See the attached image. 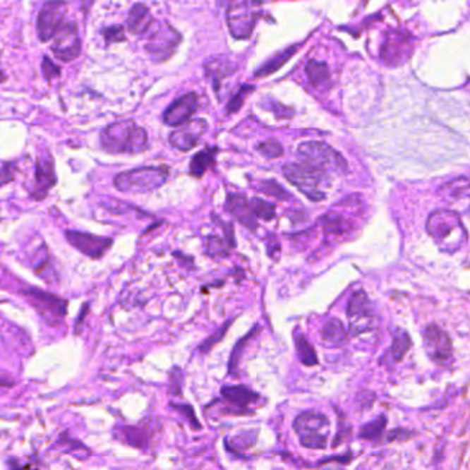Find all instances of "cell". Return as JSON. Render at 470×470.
<instances>
[{"instance_id":"cell-28","label":"cell","mask_w":470,"mask_h":470,"mask_svg":"<svg viewBox=\"0 0 470 470\" xmlns=\"http://www.w3.org/2000/svg\"><path fill=\"white\" fill-rule=\"evenodd\" d=\"M411 347V339L409 337V334L406 331H399L394 334L393 337V342H392V348H390V353L394 361H400Z\"/></svg>"},{"instance_id":"cell-11","label":"cell","mask_w":470,"mask_h":470,"mask_svg":"<svg viewBox=\"0 0 470 470\" xmlns=\"http://www.w3.org/2000/svg\"><path fill=\"white\" fill-rule=\"evenodd\" d=\"M66 13V3L65 1H47L43 4L37 23H36V30L37 36L42 42H49L62 27V20Z\"/></svg>"},{"instance_id":"cell-6","label":"cell","mask_w":470,"mask_h":470,"mask_svg":"<svg viewBox=\"0 0 470 470\" xmlns=\"http://www.w3.org/2000/svg\"><path fill=\"white\" fill-rule=\"evenodd\" d=\"M260 1H234L227 10V24L231 35L237 40L251 36L261 16Z\"/></svg>"},{"instance_id":"cell-12","label":"cell","mask_w":470,"mask_h":470,"mask_svg":"<svg viewBox=\"0 0 470 470\" xmlns=\"http://www.w3.org/2000/svg\"><path fill=\"white\" fill-rule=\"evenodd\" d=\"M52 50L57 59L64 62H71L78 59L82 53V42L79 30L75 23H66L61 27L54 37Z\"/></svg>"},{"instance_id":"cell-44","label":"cell","mask_w":470,"mask_h":470,"mask_svg":"<svg viewBox=\"0 0 470 470\" xmlns=\"http://www.w3.org/2000/svg\"><path fill=\"white\" fill-rule=\"evenodd\" d=\"M88 308V303H85V305H83V308H82V311H80V316H79V319L76 320V331H78V327L80 328V327H82V324H83V320H85V318H86Z\"/></svg>"},{"instance_id":"cell-25","label":"cell","mask_w":470,"mask_h":470,"mask_svg":"<svg viewBox=\"0 0 470 470\" xmlns=\"http://www.w3.org/2000/svg\"><path fill=\"white\" fill-rule=\"evenodd\" d=\"M298 50V46H291V47H287L286 50L277 53L276 56H273L272 59H267L266 62H264L255 72H254V76L255 78H265V76H269L272 73H275L276 71H279L289 59H291L295 54V52Z\"/></svg>"},{"instance_id":"cell-31","label":"cell","mask_w":470,"mask_h":470,"mask_svg":"<svg viewBox=\"0 0 470 470\" xmlns=\"http://www.w3.org/2000/svg\"><path fill=\"white\" fill-rule=\"evenodd\" d=\"M385 428H386V418L381 416L373 422L366 423L360 430V438L364 440H378L382 436Z\"/></svg>"},{"instance_id":"cell-22","label":"cell","mask_w":470,"mask_h":470,"mask_svg":"<svg viewBox=\"0 0 470 470\" xmlns=\"http://www.w3.org/2000/svg\"><path fill=\"white\" fill-rule=\"evenodd\" d=\"M442 195L450 202H466L470 200V179L465 176L455 178L440 188Z\"/></svg>"},{"instance_id":"cell-40","label":"cell","mask_w":470,"mask_h":470,"mask_svg":"<svg viewBox=\"0 0 470 470\" xmlns=\"http://www.w3.org/2000/svg\"><path fill=\"white\" fill-rule=\"evenodd\" d=\"M123 436L127 438L128 440L126 442L135 445V447H143L147 445V441H144V433L141 430H138L137 428H123Z\"/></svg>"},{"instance_id":"cell-36","label":"cell","mask_w":470,"mask_h":470,"mask_svg":"<svg viewBox=\"0 0 470 470\" xmlns=\"http://www.w3.org/2000/svg\"><path fill=\"white\" fill-rule=\"evenodd\" d=\"M234 323V320H229V322H227V323L224 324L217 332H214L212 335H210L207 339H205L200 345H199V352L200 353H207L210 352L222 338H224V335L227 334V331L229 330V327H231V324Z\"/></svg>"},{"instance_id":"cell-7","label":"cell","mask_w":470,"mask_h":470,"mask_svg":"<svg viewBox=\"0 0 470 470\" xmlns=\"http://www.w3.org/2000/svg\"><path fill=\"white\" fill-rule=\"evenodd\" d=\"M182 36L167 23H155L149 32L145 52L156 64L171 59L181 44Z\"/></svg>"},{"instance_id":"cell-41","label":"cell","mask_w":470,"mask_h":470,"mask_svg":"<svg viewBox=\"0 0 470 470\" xmlns=\"http://www.w3.org/2000/svg\"><path fill=\"white\" fill-rule=\"evenodd\" d=\"M171 407L174 410H176V411L181 412L189 421V423L192 425V428H195V429H200L202 428L199 419L196 418V415L193 412V409L189 404H174V403H171Z\"/></svg>"},{"instance_id":"cell-39","label":"cell","mask_w":470,"mask_h":470,"mask_svg":"<svg viewBox=\"0 0 470 470\" xmlns=\"http://www.w3.org/2000/svg\"><path fill=\"white\" fill-rule=\"evenodd\" d=\"M102 35L107 40V43H118V42H124L126 35H124V27L123 25H112L102 30Z\"/></svg>"},{"instance_id":"cell-21","label":"cell","mask_w":470,"mask_h":470,"mask_svg":"<svg viewBox=\"0 0 470 470\" xmlns=\"http://www.w3.org/2000/svg\"><path fill=\"white\" fill-rule=\"evenodd\" d=\"M205 69H206L207 78L211 79L214 90L218 92L221 80L231 76L232 73H235L237 65L234 64L232 59L221 56V57L208 59L205 64Z\"/></svg>"},{"instance_id":"cell-23","label":"cell","mask_w":470,"mask_h":470,"mask_svg":"<svg viewBox=\"0 0 470 470\" xmlns=\"http://www.w3.org/2000/svg\"><path fill=\"white\" fill-rule=\"evenodd\" d=\"M348 338V332L345 325L338 319H331L324 324L322 330L323 344L328 348H339L345 345Z\"/></svg>"},{"instance_id":"cell-30","label":"cell","mask_w":470,"mask_h":470,"mask_svg":"<svg viewBox=\"0 0 470 470\" xmlns=\"http://www.w3.org/2000/svg\"><path fill=\"white\" fill-rule=\"evenodd\" d=\"M257 331H258V325H255L247 335H244L237 344L235 345V348H234V351H232V353H231V357H229V366H228V370H229V374H232V375H236V370H237V366H239V360H240V356H241V353H243V351H244V348L247 347V344L251 341V338H253V335L255 337V334H257Z\"/></svg>"},{"instance_id":"cell-29","label":"cell","mask_w":470,"mask_h":470,"mask_svg":"<svg viewBox=\"0 0 470 470\" xmlns=\"http://www.w3.org/2000/svg\"><path fill=\"white\" fill-rule=\"evenodd\" d=\"M206 254L208 257L217 258V257H227L229 254V243L221 239L219 236H208L206 239Z\"/></svg>"},{"instance_id":"cell-15","label":"cell","mask_w":470,"mask_h":470,"mask_svg":"<svg viewBox=\"0 0 470 470\" xmlns=\"http://www.w3.org/2000/svg\"><path fill=\"white\" fill-rule=\"evenodd\" d=\"M208 128L205 119H198L192 120L188 124L182 126L176 131H173L169 135V143L171 147H174L179 152H189L191 149L198 147L199 141L205 135V133Z\"/></svg>"},{"instance_id":"cell-35","label":"cell","mask_w":470,"mask_h":470,"mask_svg":"<svg viewBox=\"0 0 470 470\" xmlns=\"http://www.w3.org/2000/svg\"><path fill=\"white\" fill-rule=\"evenodd\" d=\"M253 208H254V212H255V217L257 218H261V219H265V221H270L276 217V211H275V206L266 200H263V199H258L255 198L253 202Z\"/></svg>"},{"instance_id":"cell-38","label":"cell","mask_w":470,"mask_h":470,"mask_svg":"<svg viewBox=\"0 0 470 470\" xmlns=\"http://www.w3.org/2000/svg\"><path fill=\"white\" fill-rule=\"evenodd\" d=\"M182 385H183V375L179 367H174L170 374V385L169 393L174 396H182Z\"/></svg>"},{"instance_id":"cell-9","label":"cell","mask_w":470,"mask_h":470,"mask_svg":"<svg viewBox=\"0 0 470 470\" xmlns=\"http://www.w3.org/2000/svg\"><path fill=\"white\" fill-rule=\"evenodd\" d=\"M425 352L435 361L436 364L448 367L451 366L454 356H452V344L450 337L441 330L439 325L430 324L425 331L423 338Z\"/></svg>"},{"instance_id":"cell-8","label":"cell","mask_w":470,"mask_h":470,"mask_svg":"<svg viewBox=\"0 0 470 470\" xmlns=\"http://www.w3.org/2000/svg\"><path fill=\"white\" fill-rule=\"evenodd\" d=\"M295 433L306 448H325L328 436V419L319 412H302L293 423Z\"/></svg>"},{"instance_id":"cell-43","label":"cell","mask_w":470,"mask_h":470,"mask_svg":"<svg viewBox=\"0 0 470 470\" xmlns=\"http://www.w3.org/2000/svg\"><path fill=\"white\" fill-rule=\"evenodd\" d=\"M16 163H3L1 166V185H6L8 181L13 179L16 173Z\"/></svg>"},{"instance_id":"cell-1","label":"cell","mask_w":470,"mask_h":470,"mask_svg":"<svg viewBox=\"0 0 470 470\" xmlns=\"http://www.w3.org/2000/svg\"><path fill=\"white\" fill-rule=\"evenodd\" d=\"M101 147L109 153H141L147 150V133L133 120H123L109 124L100 134Z\"/></svg>"},{"instance_id":"cell-20","label":"cell","mask_w":470,"mask_h":470,"mask_svg":"<svg viewBox=\"0 0 470 470\" xmlns=\"http://www.w3.org/2000/svg\"><path fill=\"white\" fill-rule=\"evenodd\" d=\"M155 20L144 4H134L127 16V28L134 35H145L149 33L155 25Z\"/></svg>"},{"instance_id":"cell-17","label":"cell","mask_w":470,"mask_h":470,"mask_svg":"<svg viewBox=\"0 0 470 470\" xmlns=\"http://www.w3.org/2000/svg\"><path fill=\"white\" fill-rule=\"evenodd\" d=\"M225 208L235 218L236 221L243 224L251 232H255L258 229V222H257V217H255L253 205H251V202L247 200V198L244 195L229 193L227 196Z\"/></svg>"},{"instance_id":"cell-18","label":"cell","mask_w":470,"mask_h":470,"mask_svg":"<svg viewBox=\"0 0 470 470\" xmlns=\"http://www.w3.org/2000/svg\"><path fill=\"white\" fill-rule=\"evenodd\" d=\"M221 396L231 404L239 407L240 410L246 414H253L251 410L247 409V406L257 403L260 400V394L253 392L244 385H231V386H222L221 387Z\"/></svg>"},{"instance_id":"cell-33","label":"cell","mask_w":470,"mask_h":470,"mask_svg":"<svg viewBox=\"0 0 470 470\" xmlns=\"http://www.w3.org/2000/svg\"><path fill=\"white\" fill-rule=\"evenodd\" d=\"M255 90L254 86L251 85H246V86H241L236 91L235 94L232 95V98L229 100L228 105H227V112L228 114H236L240 111V108L243 107L244 104V100Z\"/></svg>"},{"instance_id":"cell-37","label":"cell","mask_w":470,"mask_h":470,"mask_svg":"<svg viewBox=\"0 0 470 470\" xmlns=\"http://www.w3.org/2000/svg\"><path fill=\"white\" fill-rule=\"evenodd\" d=\"M257 150L265 156L267 159H275V157H280L283 155V147L280 143L275 141V140H269V141H265V143H261L258 147H257Z\"/></svg>"},{"instance_id":"cell-10","label":"cell","mask_w":470,"mask_h":470,"mask_svg":"<svg viewBox=\"0 0 470 470\" xmlns=\"http://www.w3.org/2000/svg\"><path fill=\"white\" fill-rule=\"evenodd\" d=\"M23 294L30 299L32 306L50 323H57L66 313L68 302L57 295L44 293L35 287L23 290Z\"/></svg>"},{"instance_id":"cell-45","label":"cell","mask_w":470,"mask_h":470,"mask_svg":"<svg viewBox=\"0 0 470 470\" xmlns=\"http://www.w3.org/2000/svg\"><path fill=\"white\" fill-rule=\"evenodd\" d=\"M8 462H10V470H28V468H23V466H20L14 459H10Z\"/></svg>"},{"instance_id":"cell-16","label":"cell","mask_w":470,"mask_h":470,"mask_svg":"<svg viewBox=\"0 0 470 470\" xmlns=\"http://www.w3.org/2000/svg\"><path fill=\"white\" fill-rule=\"evenodd\" d=\"M199 107V97L196 92H188L178 97L174 102L164 111L163 121L167 126L178 127L189 123V119L195 115Z\"/></svg>"},{"instance_id":"cell-13","label":"cell","mask_w":470,"mask_h":470,"mask_svg":"<svg viewBox=\"0 0 470 470\" xmlns=\"http://www.w3.org/2000/svg\"><path fill=\"white\" fill-rule=\"evenodd\" d=\"M348 316L351 320L353 334H361L371 328L374 320V312L371 302L363 290L352 295L348 303Z\"/></svg>"},{"instance_id":"cell-26","label":"cell","mask_w":470,"mask_h":470,"mask_svg":"<svg viewBox=\"0 0 470 470\" xmlns=\"http://www.w3.org/2000/svg\"><path fill=\"white\" fill-rule=\"evenodd\" d=\"M294 342L296 354H298L301 363L305 364V366H308V367L316 366L318 364V354H316V351H315L313 345L306 339V337L302 332L296 331L295 332Z\"/></svg>"},{"instance_id":"cell-5","label":"cell","mask_w":470,"mask_h":470,"mask_svg":"<svg viewBox=\"0 0 470 470\" xmlns=\"http://www.w3.org/2000/svg\"><path fill=\"white\" fill-rule=\"evenodd\" d=\"M298 157L303 162V164L312 166L322 171H339L345 173L348 170L347 160L338 153L334 147L320 143V141H309L303 143L298 147Z\"/></svg>"},{"instance_id":"cell-34","label":"cell","mask_w":470,"mask_h":470,"mask_svg":"<svg viewBox=\"0 0 470 470\" xmlns=\"http://www.w3.org/2000/svg\"><path fill=\"white\" fill-rule=\"evenodd\" d=\"M258 189L261 192H264L265 195L276 198V199H282V200L291 199V195L282 185H279L276 181H263L260 183Z\"/></svg>"},{"instance_id":"cell-24","label":"cell","mask_w":470,"mask_h":470,"mask_svg":"<svg viewBox=\"0 0 470 470\" xmlns=\"http://www.w3.org/2000/svg\"><path fill=\"white\" fill-rule=\"evenodd\" d=\"M218 147H206L196 153L189 164V173L191 176L200 178L206 174L207 170L211 169L215 164Z\"/></svg>"},{"instance_id":"cell-42","label":"cell","mask_w":470,"mask_h":470,"mask_svg":"<svg viewBox=\"0 0 470 470\" xmlns=\"http://www.w3.org/2000/svg\"><path fill=\"white\" fill-rule=\"evenodd\" d=\"M42 72L44 75V78L47 80H52L53 78H59V66L56 65L52 59L49 57H43V61H42Z\"/></svg>"},{"instance_id":"cell-19","label":"cell","mask_w":470,"mask_h":470,"mask_svg":"<svg viewBox=\"0 0 470 470\" xmlns=\"http://www.w3.org/2000/svg\"><path fill=\"white\" fill-rule=\"evenodd\" d=\"M35 181L37 189L40 191V196L46 195V192L57 182V178L54 174V163L49 153L40 155L37 157L35 166Z\"/></svg>"},{"instance_id":"cell-14","label":"cell","mask_w":470,"mask_h":470,"mask_svg":"<svg viewBox=\"0 0 470 470\" xmlns=\"http://www.w3.org/2000/svg\"><path fill=\"white\" fill-rule=\"evenodd\" d=\"M65 237L72 247L94 260L101 258L114 243V240L109 237L90 235L76 231H66Z\"/></svg>"},{"instance_id":"cell-3","label":"cell","mask_w":470,"mask_h":470,"mask_svg":"<svg viewBox=\"0 0 470 470\" xmlns=\"http://www.w3.org/2000/svg\"><path fill=\"white\" fill-rule=\"evenodd\" d=\"M169 176L166 167H138L119 173L114 179L116 189L124 193H147L159 189Z\"/></svg>"},{"instance_id":"cell-2","label":"cell","mask_w":470,"mask_h":470,"mask_svg":"<svg viewBox=\"0 0 470 470\" xmlns=\"http://www.w3.org/2000/svg\"><path fill=\"white\" fill-rule=\"evenodd\" d=\"M428 232L441 248L448 253L459 250L468 239L458 212L451 210L432 212L428 219Z\"/></svg>"},{"instance_id":"cell-32","label":"cell","mask_w":470,"mask_h":470,"mask_svg":"<svg viewBox=\"0 0 470 470\" xmlns=\"http://www.w3.org/2000/svg\"><path fill=\"white\" fill-rule=\"evenodd\" d=\"M320 224L323 225L324 231L328 234H342L347 231L345 219L335 212H330L320 218Z\"/></svg>"},{"instance_id":"cell-4","label":"cell","mask_w":470,"mask_h":470,"mask_svg":"<svg viewBox=\"0 0 470 470\" xmlns=\"http://www.w3.org/2000/svg\"><path fill=\"white\" fill-rule=\"evenodd\" d=\"M283 174L311 200L320 202L325 198L323 188L330 185V179L322 170L308 164L291 163L283 167Z\"/></svg>"},{"instance_id":"cell-27","label":"cell","mask_w":470,"mask_h":470,"mask_svg":"<svg viewBox=\"0 0 470 470\" xmlns=\"http://www.w3.org/2000/svg\"><path fill=\"white\" fill-rule=\"evenodd\" d=\"M306 75L309 78V82L313 86H323L330 78L328 66L324 62H319V61H315V59H311L308 62Z\"/></svg>"}]
</instances>
